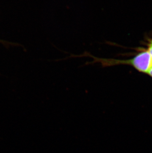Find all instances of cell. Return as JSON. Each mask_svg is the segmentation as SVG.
Masks as SVG:
<instances>
[{
    "mask_svg": "<svg viewBox=\"0 0 152 153\" xmlns=\"http://www.w3.org/2000/svg\"><path fill=\"white\" fill-rule=\"evenodd\" d=\"M88 56L93 59L90 62H86L87 65L93 64H100L103 68L113 67L117 65H128L134 67L137 71L142 73L147 74L150 68L152 66V59L148 51H143L134 56L131 59H114L98 58L93 56L88 52H85L83 55L77 56Z\"/></svg>",
    "mask_w": 152,
    "mask_h": 153,
    "instance_id": "1",
    "label": "cell"
},
{
    "mask_svg": "<svg viewBox=\"0 0 152 153\" xmlns=\"http://www.w3.org/2000/svg\"><path fill=\"white\" fill-rule=\"evenodd\" d=\"M147 51L149 53L150 55L151 56L152 59V41L151 42V43L150 44L149 48H148Z\"/></svg>",
    "mask_w": 152,
    "mask_h": 153,
    "instance_id": "2",
    "label": "cell"
},
{
    "mask_svg": "<svg viewBox=\"0 0 152 153\" xmlns=\"http://www.w3.org/2000/svg\"><path fill=\"white\" fill-rule=\"evenodd\" d=\"M147 74H148V75H149L150 76H151L152 78V66L151 67V68H150L149 71H148Z\"/></svg>",
    "mask_w": 152,
    "mask_h": 153,
    "instance_id": "3",
    "label": "cell"
}]
</instances>
